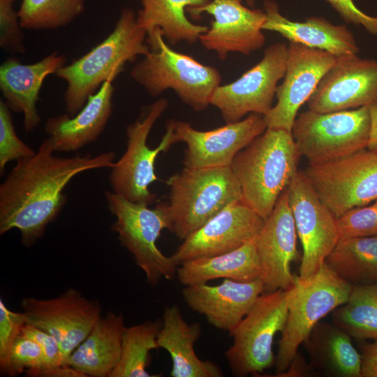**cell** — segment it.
<instances>
[{
    "label": "cell",
    "instance_id": "obj_1",
    "mask_svg": "<svg viewBox=\"0 0 377 377\" xmlns=\"http://www.w3.org/2000/svg\"><path fill=\"white\" fill-rule=\"evenodd\" d=\"M48 138L35 154L19 159L0 185V235L12 229L21 233L22 245L32 246L62 210L64 191L76 175L112 168L115 153L59 157Z\"/></svg>",
    "mask_w": 377,
    "mask_h": 377
},
{
    "label": "cell",
    "instance_id": "obj_2",
    "mask_svg": "<svg viewBox=\"0 0 377 377\" xmlns=\"http://www.w3.org/2000/svg\"><path fill=\"white\" fill-rule=\"evenodd\" d=\"M136 15L131 8L122 9L113 30L103 40L56 73L66 82V114H76L105 82L114 80L127 63L149 52L147 33L138 24Z\"/></svg>",
    "mask_w": 377,
    "mask_h": 377
},
{
    "label": "cell",
    "instance_id": "obj_3",
    "mask_svg": "<svg viewBox=\"0 0 377 377\" xmlns=\"http://www.w3.org/2000/svg\"><path fill=\"white\" fill-rule=\"evenodd\" d=\"M300 157L292 133L267 128L230 165L242 201L265 219L297 172Z\"/></svg>",
    "mask_w": 377,
    "mask_h": 377
},
{
    "label": "cell",
    "instance_id": "obj_4",
    "mask_svg": "<svg viewBox=\"0 0 377 377\" xmlns=\"http://www.w3.org/2000/svg\"><path fill=\"white\" fill-rule=\"evenodd\" d=\"M147 43L149 52L133 67L132 79L152 96L170 89L194 111L206 110L221 82L218 69L172 49L158 28L147 33Z\"/></svg>",
    "mask_w": 377,
    "mask_h": 377
},
{
    "label": "cell",
    "instance_id": "obj_5",
    "mask_svg": "<svg viewBox=\"0 0 377 377\" xmlns=\"http://www.w3.org/2000/svg\"><path fill=\"white\" fill-rule=\"evenodd\" d=\"M164 202L171 228L184 240L228 205L242 200L239 184L230 166L184 167L168 178Z\"/></svg>",
    "mask_w": 377,
    "mask_h": 377
},
{
    "label": "cell",
    "instance_id": "obj_6",
    "mask_svg": "<svg viewBox=\"0 0 377 377\" xmlns=\"http://www.w3.org/2000/svg\"><path fill=\"white\" fill-rule=\"evenodd\" d=\"M353 286L325 263L315 274L306 279L301 280L297 276L275 357L277 374L287 369L300 346L320 320L348 300Z\"/></svg>",
    "mask_w": 377,
    "mask_h": 377
},
{
    "label": "cell",
    "instance_id": "obj_7",
    "mask_svg": "<svg viewBox=\"0 0 377 377\" xmlns=\"http://www.w3.org/2000/svg\"><path fill=\"white\" fill-rule=\"evenodd\" d=\"M168 105L165 98L156 100L144 108L140 117L126 126V149L111 168L109 180L113 192L133 202L149 205L156 198V194L150 191L149 185L158 179L155 172L158 155L177 142L175 119L167 122L165 133L156 148L151 149L147 141Z\"/></svg>",
    "mask_w": 377,
    "mask_h": 377
},
{
    "label": "cell",
    "instance_id": "obj_8",
    "mask_svg": "<svg viewBox=\"0 0 377 377\" xmlns=\"http://www.w3.org/2000/svg\"><path fill=\"white\" fill-rule=\"evenodd\" d=\"M105 196L108 209L116 216L112 229L144 272L147 283L154 286L162 279H173L177 265L156 246L161 231L171 228L164 202L149 209L148 205L133 202L113 191H106Z\"/></svg>",
    "mask_w": 377,
    "mask_h": 377
},
{
    "label": "cell",
    "instance_id": "obj_9",
    "mask_svg": "<svg viewBox=\"0 0 377 377\" xmlns=\"http://www.w3.org/2000/svg\"><path fill=\"white\" fill-rule=\"evenodd\" d=\"M370 122L368 106L324 113L308 109L297 114L292 135L309 165L322 164L367 149Z\"/></svg>",
    "mask_w": 377,
    "mask_h": 377
},
{
    "label": "cell",
    "instance_id": "obj_10",
    "mask_svg": "<svg viewBox=\"0 0 377 377\" xmlns=\"http://www.w3.org/2000/svg\"><path fill=\"white\" fill-rule=\"evenodd\" d=\"M292 288L263 293L230 332L233 341L226 357L235 376L256 375L275 363L274 339L285 327Z\"/></svg>",
    "mask_w": 377,
    "mask_h": 377
},
{
    "label": "cell",
    "instance_id": "obj_11",
    "mask_svg": "<svg viewBox=\"0 0 377 377\" xmlns=\"http://www.w3.org/2000/svg\"><path fill=\"white\" fill-rule=\"evenodd\" d=\"M322 202L338 219L377 199V151L367 149L304 170Z\"/></svg>",
    "mask_w": 377,
    "mask_h": 377
},
{
    "label": "cell",
    "instance_id": "obj_12",
    "mask_svg": "<svg viewBox=\"0 0 377 377\" xmlns=\"http://www.w3.org/2000/svg\"><path fill=\"white\" fill-rule=\"evenodd\" d=\"M288 45L275 43L262 59L236 80L218 86L209 104L216 108L226 123L236 122L256 113L266 115L273 107L279 82L284 77Z\"/></svg>",
    "mask_w": 377,
    "mask_h": 377
},
{
    "label": "cell",
    "instance_id": "obj_13",
    "mask_svg": "<svg viewBox=\"0 0 377 377\" xmlns=\"http://www.w3.org/2000/svg\"><path fill=\"white\" fill-rule=\"evenodd\" d=\"M290 206L302 246L298 278L315 274L340 238L337 218L322 202L306 178L298 170L288 186Z\"/></svg>",
    "mask_w": 377,
    "mask_h": 377
},
{
    "label": "cell",
    "instance_id": "obj_14",
    "mask_svg": "<svg viewBox=\"0 0 377 377\" xmlns=\"http://www.w3.org/2000/svg\"><path fill=\"white\" fill-rule=\"evenodd\" d=\"M27 324L43 330L58 341L64 365L101 316L98 301L68 288L56 297H25L21 302Z\"/></svg>",
    "mask_w": 377,
    "mask_h": 377
},
{
    "label": "cell",
    "instance_id": "obj_15",
    "mask_svg": "<svg viewBox=\"0 0 377 377\" xmlns=\"http://www.w3.org/2000/svg\"><path fill=\"white\" fill-rule=\"evenodd\" d=\"M186 11L193 18L204 13L213 16L210 27L198 41L206 50L216 52L220 60L226 59L231 52L250 54L265 45V13L246 7L242 0H209Z\"/></svg>",
    "mask_w": 377,
    "mask_h": 377
},
{
    "label": "cell",
    "instance_id": "obj_16",
    "mask_svg": "<svg viewBox=\"0 0 377 377\" xmlns=\"http://www.w3.org/2000/svg\"><path fill=\"white\" fill-rule=\"evenodd\" d=\"M336 57L322 50L289 43L285 75L276 91V103L264 116L268 128L292 133L298 110L308 101Z\"/></svg>",
    "mask_w": 377,
    "mask_h": 377
},
{
    "label": "cell",
    "instance_id": "obj_17",
    "mask_svg": "<svg viewBox=\"0 0 377 377\" xmlns=\"http://www.w3.org/2000/svg\"><path fill=\"white\" fill-rule=\"evenodd\" d=\"M174 128L177 142L187 147L183 164L191 168L230 166L237 153L267 128L264 116L256 113L209 131L176 120Z\"/></svg>",
    "mask_w": 377,
    "mask_h": 377
},
{
    "label": "cell",
    "instance_id": "obj_18",
    "mask_svg": "<svg viewBox=\"0 0 377 377\" xmlns=\"http://www.w3.org/2000/svg\"><path fill=\"white\" fill-rule=\"evenodd\" d=\"M306 103L309 110L322 113L377 103V60L337 57Z\"/></svg>",
    "mask_w": 377,
    "mask_h": 377
},
{
    "label": "cell",
    "instance_id": "obj_19",
    "mask_svg": "<svg viewBox=\"0 0 377 377\" xmlns=\"http://www.w3.org/2000/svg\"><path fill=\"white\" fill-rule=\"evenodd\" d=\"M265 219L242 200L215 215L200 229L183 240L170 256L178 266L196 258L232 251L254 239Z\"/></svg>",
    "mask_w": 377,
    "mask_h": 377
},
{
    "label": "cell",
    "instance_id": "obj_20",
    "mask_svg": "<svg viewBox=\"0 0 377 377\" xmlns=\"http://www.w3.org/2000/svg\"><path fill=\"white\" fill-rule=\"evenodd\" d=\"M297 237L287 187L255 239L264 293L288 290L296 283L297 276L292 274L290 264L297 258Z\"/></svg>",
    "mask_w": 377,
    "mask_h": 377
},
{
    "label": "cell",
    "instance_id": "obj_21",
    "mask_svg": "<svg viewBox=\"0 0 377 377\" xmlns=\"http://www.w3.org/2000/svg\"><path fill=\"white\" fill-rule=\"evenodd\" d=\"M264 291L261 279L249 282L224 279L216 286H186L182 295L186 304L204 315L210 325L230 333Z\"/></svg>",
    "mask_w": 377,
    "mask_h": 377
},
{
    "label": "cell",
    "instance_id": "obj_22",
    "mask_svg": "<svg viewBox=\"0 0 377 377\" xmlns=\"http://www.w3.org/2000/svg\"><path fill=\"white\" fill-rule=\"evenodd\" d=\"M64 54L53 52L34 64H22L16 58H8L0 66V90L9 108L23 114L27 133L40 124L37 110L40 91L45 78L66 65Z\"/></svg>",
    "mask_w": 377,
    "mask_h": 377
},
{
    "label": "cell",
    "instance_id": "obj_23",
    "mask_svg": "<svg viewBox=\"0 0 377 377\" xmlns=\"http://www.w3.org/2000/svg\"><path fill=\"white\" fill-rule=\"evenodd\" d=\"M113 81L105 82L74 116L64 114L46 120L47 138L56 151H75L98 138L112 114Z\"/></svg>",
    "mask_w": 377,
    "mask_h": 377
},
{
    "label": "cell",
    "instance_id": "obj_24",
    "mask_svg": "<svg viewBox=\"0 0 377 377\" xmlns=\"http://www.w3.org/2000/svg\"><path fill=\"white\" fill-rule=\"evenodd\" d=\"M263 6L266 15L263 31L276 32L289 43L322 50L335 57L357 54L360 51L353 34L346 25H336L320 17L292 21L281 13L272 0H265Z\"/></svg>",
    "mask_w": 377,
    "mask_h": 377
},
{
    "label": "cell",
    "instance_id": "obj_25",
    "mask_svg": "<svg viewBox=\"0 0 377 377\" xmlns=\"http://www.w3.org/2000/svg\"><path fill=\"white\" fill-rule=\"evenodd\" d=\"M199 323L188 324L177 305L167 306L162 326L157 336L158 348L170 355L172 377H221L223 372L214 362L202 360L195 354L194 345L200 336Z\"/></svg>",
    "mask_w": 377,
    "mask_h": 377
},
{
    "label": "cell",
    "instance_id": "obj_26",
    "mask_svg": "<svg viewBox=\"0 0 377 377\" xmlns=\"http://www.w3.org/2000/svg\"><path fill=\"white\" fill-rule=\"evenodd\" d=\"M124 316L109 311L101 316L86 339L73 350L66 364L86 377H109L119 362Z\"/></svg>",
    "mask_w": 377,
    "mask_h": 377
},
{
    "label": "cell",
    "instance_id": "obj_27",
    "mask_svg": "<svg viewBox=\"0 0 377 377\" xmlns=\"http://www.w3.org/2000/svg\"><path fill=\"white\" fill-rule=\"evenodd\" d=\"M261 274L255 239L228 253L186 261L176 272L179 281L186 286L216 279L249 282L261 279Z\"/></svg>",
    "mask_w": 377,
    "mask_h": 377
},
{
    "label": "cell",
    "instance_id": "obj_28",
    "mask_svg": "<svg viewBox=\"0 0 377 377\" xmlns=\"http://www.w3.org/2000/svg\"><path fill=\"white\" fill-rule=\"evenodd\" d=\"M304 343L314 369L330 376L362 377L360 353L351 337L333 323L319 322Z\"/></svg>",
    "mask_w": 377,
    "mask_h": 377
},
{
    "label": "cell",
    "instance_id": "obj_29",
    "mask_svg": "<svg viewBox=\"0 0 377 377\" xmlns=\"http://www.w3.org/2000/svg\"><path fill=\"white\" fill-rule=\"evenodd\" d=\"M209 0H141L142 8L136 15L138 24L147 31L158 28L166 42L175 45L199 40L208 27L195 24L186 15L189 7L201 6Z\"/></svg>",
    "mask_w": 377,
    "mask_h": 377
},
{
    "label": "cell",
    "instance_id": "obj_30",
    "mask_svg": "<svg viewBox=\"0 0 377 377\" xmlns=\"http://www.w3.org/2000/svg\"><path fill=\"white\" fill-rule=\"evenodd\" d=\"M353 286L377 283V235L340 237L325 262Z\"/></svg>",
    "mask_w": 377,
    "mask_h": 377
},
{
    "label": "cell",
    "instance_id": "obj_31",
    "mask_svg": "<svg viewBox=\"0 0 377 377\" xmlns=\"http://www.w3.org/2000/svg\"><path fill=\"white\" fill-rule=\"evenodd\" d=\"M332 323L351 337L377 341V287L354 286L348 300L332 311Z\"/></svg>",
    "mask_w": 377,
    "mask_h": 377
},
{
    "label": "cell",
    "instance_id": "obj_32",
    "mask_svg": "<svg viewBox=\"0 0 377 377\" xmlns=\"http://www.w3.org/2000/svg\"><path fill=\"white\" fill-rule=\"evenodd\" d=\"M162 320H146L126 327L122 337L119 364L109 377H150L146 370L150 363L151 350L158 348L157 336Z\"/></svg>",
    "mask_w": 377,
    "mask_h": 377
},
{
    "label": "cell",
    "instance_id": "obj_33",
    "mask_svg": "<svg viewBox=\"0 0 377 377\" xmlns=\"http://www.w3.org/2000/svg\"><path fill=\"white\" fill-rule=\"evenodd\" d=\"M84 10V0H22L20 26L29 30H51L66 27Z\"/></svg>",
    "mask_w": 377,
    "mask_h": 377
},
{
    "label": "cell",
    "instance_id": "obj_34",
    "mask_svg": "<svg viewBox=\"0 0 377 377\" xmlns=\"http://www.w3.org/2000/svg\"><path fill=\"white\" fill-rule=\"evenodd\" d=\"M36 151L21 140L13 124L11 110L2 99L0 100V173L4 172L6 165L12 161L31 156Z\"/></svg>",
    "mask_w": 377,
    "mask_h": 377
},
{
    "label": "cell",
    "instance_id": "obj_35",
    "mask_svg": "<svg viewBox=\"0 0 377 377\" xmlns=\"http://www.w3.org/2000/svg\"><path fill=\"white\" fill-rule=\"evenodd\" d=\"M340 237L377 235V199L371 205L354 207L337 219Z\"/></svg>",
    "mask_w": 377,
    "mask_h": 377
},
{
    "label": "cell",
    "instance_id": "obj_36",
    "mask_svg": "<svg viewBox=\"0 0 377 377\" xmlns=\"http://www.w3.org/2000/svg\"><path fill=\"white\" fill-rule=\"evenodd\" d=\"M47 367V360L40 345L20 334L11 349L9 375L39 371Z\"/></svg>",
    "mask_w": 377,
    "mask_h": 377
},
{
    "label": "cell",
    "instance_id": "obj_37",
    "mask_svg": "<svg viewBox=\"0 0 377 377\" xmlns=\"http://www.w3.org/2000/svg\"><path fill=\"white\" fill-rule=\"evenodd\" d=\"M27 323L24 313L9 309L0 300V370L9 375L10 357L13 345Z\"/></svg>",
    "mask_w": 377,
    "mask_h": 377
},
{
    "label": "cell",
    "instance_id": "obj_38",
    "mask_svg": "<svg viewBox=\"0 0 377 377\" xmlns=\"http://www.w3.org/2000/svg\"><path fill=\"white\" fill-rule=\"evenodd\" d=\"M15 0H0V47L15 54H24L23 34L18 12L14 8Z\"/></svg>",
    "mask_w": 377,
    "mask_h": 377
},
{
    "label": "cell",
    "instance_id": "obj_39",
    "mask_svg": "<svg viewBox=\"0 0 377 377\" xmlns=\"http://www.w3.org/2000/svg\"><path fill=\"white\" fill-rule=\"evenodd\" d=\"M20 334L40 345L44 352L47 367L64 365L61 347L54 337L27 323L22 327Z\"/></svg>",
    "mask_w": 377,
    "mask_h": 377
},
{
    "label": "cell",
    "instance_id": "obj_40",
    "mask_svg": "<svg viewBox=\"0 0 377 377\" xmlns=\"http://www.w3.org/2000/svg\"><path fill=\"white\" fill-rule=\"evenodd\" d=\"M347 23L362 26L369 34L377 36V17L366 14L353 0H325Z\"/></svg>",
    "mask_w": 377,
    "mask_h": 377
},
{
    "label": "cell",
    "instance_id": "obj_41",
    "mask_svg": "<svg viewBox=\"0 0 377 377\" xmlns=\"http://www.w3.org/2000/svg\"><path fill=\"white\" fill-rule=\"evenodd\" d=\"M361 376L377 377V341L362 344Z\"/></svg>",
    "mask_w": 377,
    "mask_h": 377
},
{
    "label": "cell",
    "instance_id": "obj_42",
    "mask_svg": "<svg viewBox=\"0 0 377 377\" xmlns=\"http://www.w3.org/2000/svg\"><path fill=\"white\" fill-rule=\"evenodd\" d=\"M29 376L40 377H86L82 373L69 365L47 367L42 370L25 371Z\"/></svg>",
    "mask_w": 377,
    "mask_h": 377
},
{
    "label": "cell",
    "instance_id": "obj_43",
    "mask_svg": "<svg viewBox=\"0 0 377 377\" xmlns=\"http://www.w3.org/2000/svg\"><path fill=\"white\" fill-rule=\"evenodd\" d=\"M314 369L310 363H306L302 356L298 353L290 363L287 369L276 376L292 377V376H308L314 373Z\"/></svg>",
    "mask_w": 377,
    "mask_h": 377
},
{
    "label": "cell",
    "instance_id": "obj_44",
    "mask_svg": "<svg viewBox=\"0 0 377 377\" xmlns=\"http://www.w3.org/2000/svg\"><path fill=\"white\" fill-rule=\"evenodd\" d=\"M369 107L370 114V132L367 149L371 151L377 150V103L372 104Z\"/></svg>",
    "mask_w": 377,
    "mask_h": 377
},
{
    "label": "cell",
    "instance_id": "obj_45",
    "mask_svg": "<svg viewBox=\"0 0 377 377\" xmlns=\"http://www.w3.org/2000/svg\"><path fill=\"white\" fill-rule=\"evenodd\" d=\"M246 4L250 8H254L256 5V0H246Z\"/></svg>",
    "mask_w": 377,
    "mask_h": 377
},
{
    "label": "cell",
    "instance_id": "obj_46",
    "mask_svg": "<svg viewBox=\"0 0 377 377\" xmlns=\"http://www.w3.org/2000/svg\"><path fill=\"white\" fill-rule=\"evenodd\" d=\"M377 287V283L374 284Z\"/></svg>",
    "mask_w": 377,
    "mask_h": 377
},
{
    "label": "cell",
    "instance_id": "obj_47",
    "mask_svg": "<svg viewBox=\"0 0 377 377\" xmlns=\"http://www.w3.org/2000/svg\"><path fill=\"white\" fill-rule=\"evenodd\" d=\"M376 151H377V150H376Z\"/></svg>",
    "mask_w": 377,
    "mask_h": 377
}]
</instances>
